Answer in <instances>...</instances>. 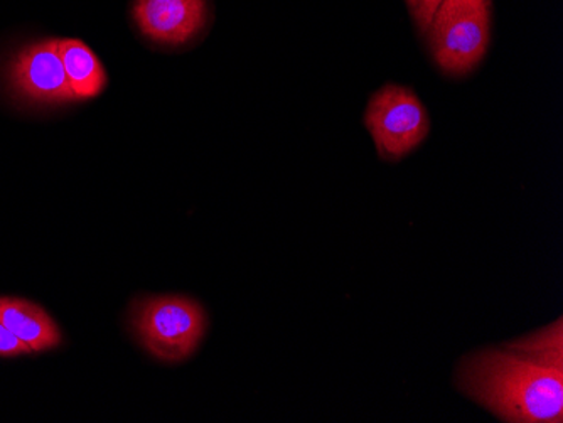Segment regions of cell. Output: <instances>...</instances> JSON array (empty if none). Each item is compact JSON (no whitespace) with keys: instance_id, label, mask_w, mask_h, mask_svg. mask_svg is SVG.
<instances>
[{"instance_id":"6da1fadb","label":"cell","mask_w":563,"mask_h":423,"mask_svg":"<svg viewBox=\"0 0 563 423\" xmlns=\"http://www.w3.org/2000/svg\"><path fill=\"white\" fill-rule=\"evenodd\" d=\"M454 383L477 405L508 423H560L563 369L508 347H486L457 363Z\"/></svg>"},{"instance_id":"7a4b0ae2","label":"cell","mask_w":563,"mask_h":423,"mask_svg":"<svg viewBox=\"0 0 563 423\" xmlns=\"http://www.w3.org/2000/svg\"><path fill=\"white\" fill-rule=\"evenodd\" d=\"M426 33L439 68L452 77H464L488 52L489 0H444L433 12Z\"/></svg>"},{"instance_id":"3957f363","label":"cell","mask_w":563,"mask_h":423,"mask_svg":"<svg viewBox=\"0 0 563 423\" xmlns=\"http://www.w3.org/2000/svg\"><path fill=\"white\" fill-rule=\"evenodd\" d=\"M207 312L188 297H154L139 304L134 330L151 355L177 363L196 352L207 333Z\"/></svg>"},{"instance_id":"277c9868","label":"cell","mask_w":563,"mask_h":423,"mask_svg":"<svg viewBox=\"0 0 563 423\" xmlns=\"http://www.w3.org/2000/svg\"><path fill=\"white\" fill-rule=\"evenodd\" d=\"M365 125L379 156L390 163L416 151L430 132L426 107L410 88L385 85L366 107Z\"/></svg>"},{"instance_id":"5b68a950","label":"cell","mask_w":563,"mask_h":423,"mask_svg":"<svg viewBox=\"0 0 563 423\" xmlns=\"http://www.w3.org/2000/svg\"><path fill=\"white\" fill-rule=\"evenodd\" d=\"M8 80L18 97L36 103L75 102L58 40L41 41L22 47L8 68Z\"/></svg>"},{"instance_id":"8992f818","label":"cell","mask_w":563,"mask_h":423,"mask_svg":"<svg viewBox=\"0 0 563 423\" xmlns=\"http://www.w3.org/2000/svg\"><path fill=\"white\" fill-rule=\"evenodd\" d=\"M135 21L148 40L164 44H183L205 26V0H137Z\"/></svg>"},{"instance_id":"52a82bcc","label":"cell","mask_w":563,"mask_h":423,"mask_svg":"<svg viewBox=\"0 0 563 423\" xmlns=\"http://www.w3.org/2000/svg\"><path fill=\"white\" fill-rule=\"evenodd\" d=\"M0 324H4L33 353H43L62 344L63 336L51 315L34 302L0 297Z\"/></svg>"},{"instance_id":"ba28073f","label":"cell","mask_w":563,"mask_h":423,"mask_svg":"<svg viewBox=\"0 0 563 423\" xmlns=\"http://www.w3.org/2000/svg\"><path fill=\"white\" fill-rule=\"evenodd\" d=\"M58 52L65 66L75 100H90L106 90V68L91 47L80 40H58Z\"/></svg>"},{"instance_id":"9c48e42d","label":"cell","mask_w":563,"mask_h":423,"mask_svg":"<svg viewBox=\"0 0 563 423\" xmlns=\"http://www.w3.org/2000/svg\"><path fill=\"white\" fill-rule=\"evenodd\" d=\"M562 319L550 324L545 330L537 331L528 337L505 344L511 352L520 353L533 361L552 368L563 369Z\"/></svg>"},{"instance_id":"30bf717a","label":"cell","mask_w":563,"mask_h":423,"mask_svg":"<svg viewBox=\"0 0 563 423\" xmlns=\"http://www.w3.org/2000/svg\"><path fill=\"white\" fill-rule=\"evenodd\" d=\"M31 347L14 336L4 324H0V356L14 358V356L30 355Z\"/></svg>"},{"instance_id":"8fae6325","label":"cell","mask_w":563,"mask_h":423,"mask_svg":"<svg viewBox=\"0 0 563 423\" xmlns=\"http://www.w3.org/2000/svg\"><path fill=\"white\" fill-rule=\"evenodd\" d=\"M442 2H444V0H420L419 4L413 8V18H416L417 26H419L423 33L429 30L433 12L438 11Z\"/></svg>"},{"instance_id":"7c38bea8","label":"cell","mask_w":563,"mask_h":423,"mask_svg":"<svg viewBox=\"0 0 563 423\" xmlns=\"http://www.w3.org/2000/svg\"><path fill=\"white\" fill-rule=\"evenodd\" d=\"M408 4L412 5V9L416 8L417 4H419L420 0H407Z\"/></svg>"}]
</instances>
